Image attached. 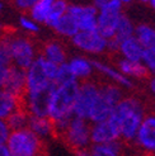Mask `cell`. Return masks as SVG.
Wrapping results in <instances>:
<instances>
[{
	"instance_id": "obj_10",
	"label": "cell",
	"mask_w": 155,
	"mask_h": 156,
	"mask_svg": "<svg viewBox=\"0 0 155 156\" xmlns=\"http://www.w3.org/2000/svg\"><path fill=\"white\" fill-rule=\"evenodd\" d=\"M52 81L49 79L47 74H46V70H45V58L42 56L36 57L33 64L26 71L27 94L40 91L45 89L46 87H49Z\"/></svg>"
},
{
	"instance_id": "obj_2",
	"label": "cell",
	"mask_w": 155,
	"mask_h": 156,
	"mask_svg": "<svg viewBox=\"0 0 155 156\" xmlns=\"http://www.w3.org/2000/svg\"><path fill=\"white\" fill-rule=\"evenodd\" d=\"M79 87L80 85L78 84V80L56 87L49 105V118L52 123L70 119L74 115L73 111L79 93Z\"/></svg>"
},
{
	"instance_id": "obj_14",
	"label": "cell",
	"mask_w": 155,
	"mask_h": 156,
	"mask_svg": "<svg viewBox=\"0 0 155 156\" xmlns=\"http://www.w3.org/2000/svg\"><path fill=\"white\" fill-rule=\"evenodd\" d=\"M135 140L142 149L155 154V115H146Z\"/></svg>"
},
{
	"instance_id": "obj_26",
	"label": "cell",
	"mask_w": 155,
	"mask_h": 156,
	"mask_svg": "<svg viewBox=\"0 0 155 156\" xmlns=\"http://www.w3.org/2000/svg\"><path fill=\"white\" fill-rule=\"evenodd\" d=\"M122 151V144L113 141L106 145H93L89 151L90 156H120Z\"/></svg>"
},
{
	"instance_id": "obj_36",
	"label": "cell",
	"mask_w": 155,
	"mask_h": 156,
	"mask_svg": "<svg viewBox=\"0 0 155 156\" xmlns=\"http://www.w3.org/2000/svg\"><path fill=\"white\" fill-rule=\"evenodd\" d=\"M36 3V0H17L14 4L17 8H19V9H29L32 8Z\"/></svg>"
},
{
	"instance_id": "obj_37",
	"label": "cell",
	"mask_w": 155,
	"mask_h": 156,
	"mask_svg": "<svg viewBox=\"0 0 155 156\" xmlns=\"http://www.w3.org/2000/svg\"><path fill=\"white\" fill-rule=\"evenodd\" d=\"M6 73H8V67H0V90H3V88H4Z\"/></svg>"
},
{
	"instance_id": "obj_11",
	"label": "cell",
	"mask_w": 155,
	"mask_h": 156,
	"mask_svg": "<svg viewBox=\"0 0 155 156\" xmlns=\"http://www.w3.org/2000/svg\"><path fill=\"white\" fill-rule=\"evenodd\" d=\"M55 89H56V85L51 83L45 89L26 95L28 111L31 115L49 117V105H50V100H51V97L53 94V91H55Z\"/></svg>"
},
{
	"instance_id": "obj_28",
	"label": "cell",
	"mask_w": 155,
	"mask_h": 156,
	"mask_svg": "<svg viewBox=\"0 0 155 156\" xmlns=\"http://www.w3.org/2000/svg\"><path fill=\"white\" fill-rule=\"evenodd\" d=\"M28 118H29V114L27 113L26 109L19 108L18 111H15L10 117H8V118L5 119V122L8 124V127H9L10 132H14V131L27 128Z\"/></svg>"
},
{
	"instance_id": "obj_38",
	"label": "cell",
	"mask_w": 155,
	"mask_h": 156,
	"mask_svg": "<svg viewBox=\"0 0 155 156\" xmlns=\"http://www.w3.org/2000/svg\"><path fill=\"white\" fill-rule=\"evenodd\" d=\"M0 156H12L10 152H9V150H8L6 145L0 146Z\"/></svg>"
},
{
	"instance_id": "obj_25",
	"label": "cell",
	"mask_w": 155,
	"mask_h": 156,
	"mask_svg": "<svg viewBox=\"0 0 155 156\" xmlns=\"http://www.w3.org/2000/svg\"><path fill=\"white\" fill-rule=\"evenodd\" d=\"M53 29H55L57 33L63 34L65 37H70V38H73L78 32H79L76 22L74 20V18L71 15L67 14V13H65L63 17L59 19V22L55 24Z\"/></svg>"
},
{
	"instance_id": "obj_30",
	"label": "cell",
	"mask_w": 155,
	"mask_h": 156,
	"mask_svg": "<svg viewBox=\"0 0 155 156\" xmlns=\"http://www.w3.org/2000/svg\"><path fill=\"white\" fill-rule=\"evenodd\" d=\"M67 10V4L66 2H63V0H52V5L49 13V17L46 19V23L50 27H55V24L59 22V19L63 17V15L66 13Z\"/></svg>"
},
{
	"instance_id": "obj_27",
	"label": "cell",
	"mask_w": 155,
	"mask_h": 156,
	"mask_svg": "<svg viewBox=\"0 0 155 156\" xmlns=\"http://www.w3.org/2000/svg\"><path fill=\"white\" fill-rule=\"evenodd\" d=\"M52 5V0H38L31 8V19L36 23H46Z\"/></svg>"
},
{
	"instance_id": "obj_24",
	"label": "cell",
	"mask_w": 155,
	"mask_h": 156,
	"mask_svg": "<svg viewBox=\"0 0 155 156\" xmlns=\"http://www.w3.org/2000/svg\"><path fill=\"white\" fill-rule=\"evenodd\" d=\"M134 33H135V28L132 26V23H131V20L126 17L125 14H121L117 29H116V33H114L112 40L116 41L118 44H121L123 41H126L127 38L134 37Z\"/></svg>"
},
{
	"instance_id": "obj_17",
	"label": "cell",
	"mask_w": 155,
	"mask_h": 156,
	"mask_svg": "<svg viewBox=\"0 0 155 156\" xmlns=\"http://www.w3.org/2000/svg\"><path fill=\"white\" fill-rule=\"evenodd\" d=\"M27 128L29 131H32L33 133L40 138L43 136H49L55 131L53 123L49 117H34V115H31V114H29V118H28Z\"/></svg>"
},
{
	"instance_id": "obj_18",
	"label": "cell",
	"mask_w": 155,
	"mask_h": 156,
	"mask_svg": "<svg viewBox=\"0 0 155 156\" xmlns=\"http://www.w3.org/2000/svg\"><path fill=\"white\" fill-rule=\"evenodd\" d=\"M113 109H114V107L108 103L107 100H104L102 97H100V94H99L97 102L94 103V105H93L92 109H90L88 119L92 121V122H94V124L96 123H100V122H104V121H107L112 115Z\"/></svg>"
},
{
	"instance_id": "obj_20",
	"label": "cell",
	"mask_w": 155,
	"mask_h": 156,
	"mask_svg": "<svg viewBox=\"0 0 155 156\" xmlns=\"http://www.w3.org/2000/svg\"><path fill=\"white\" fill-rule=\"evenodd\" d=\"M136 40L140 42L144 50H150L155 51V29L150 26L140 24L135 28V34Z\"/></svg>"
},
{
	"instance_id": "obj_31",
	"label": "cell",
	"mask_w": 155,
	"mask_h": 156,
	"mask_svg": "<svg viewBox=\"0 0 155 156\" xmlns=\"http://www.w3.org/2000/svg\"><path fill=\"white\" fill-rule=\"evenodd\" d=\"M10 65H13L10 37H2L0 38V67H9Z\"/></svg>"
},
{
	"instance_id": "obj_15",
	"label": "cell",
	"mask_w": 155,
	"mask_h": 156,
	"mask_svg": "<svg viewBox=\"0 0 155 156\" xmlns=\"http://www.w3.org/2000/svg\"><path fill=\"white\" fill-rule=\"evenodd\" d=\"M122 55L125 60L128 61H134V62H141L142 61V55H144V48L136 40V37H131L127 38L126 41H123L120 44V50H118Z\"/></svg>"
},
{
	"instance_id": "obj_6",
	"label": "cell",
	"mask_w": 155,
	"mask_h": 156,
	"mask_svg": "<svg viewBox=\"0 0 155 156\" xmlns=\"http://www.w3.org/2000/svg\"><path fill=\"white\" fill-rule=\"evenodd\" d=\"M10 50H12V60L13 65L22 70H27L36 60V53L33 43L28 38L15 36L10 37Z\"/></svg>"
},
{
	"instance_id": "obj_33",
	"label": "cell",
	"mask_w": 155,
	"mask_h": 156,
	"mask_svg": "<svg viewBox=\"0 0 155 156\" xmlns=\"http://www.w3.org/2000/svg\"><path fill=\"white\" fill-rule=\"evenodd\" d=\"M142 61H144L146 69L150 70V71H153V73H155V51L144 50Z\"/></svg>"
},
{
	"instance_id": "obj_16",
	"label": "cell",
	"mask_w": 155,
	"mask_h": 156,
	"mask_svg": "<svg viewBox=\"0 0 155 156\" xmlns=\"http://www.w3.org/2000/svg\"><path fill=\"white\" fill-rule=\"evenodd\" d=\"M22 102V99H18L17 97L12 95L10 93L0 90V119L5 121L15 111H18L19 108H23Z\"/></svg>"
},
{
	"instance_id": "obj_41",
	"label": "cell",
	"mask_w": 155,
	"mask_h": 156,
	"mask_svg": "<svg viewBox=\"0 0 155 156\" xmlns=\"http://www.w3.org/2000/svg\"><path fill=\"white\" fill-rule=\"evenodd\" d=\"M149 4H150V6L153 8V9H155V0H150Z\"/></svg>"
},
{
	"instance_id": "obj_1",
	"label": "cell",
	"mask_w": 155,
	"mask_h": 156,
	"mask_svg": "<svg viewBox=\"0 0 155 156\" xmlns=\"http://www.w3.org/2000/svg\"><path fill=\"white\" fill-rule=\"evenodd\" d=\"M144 104L137 98H123L114 107L112 117L120 123V132L123 140H135L136 133L145 118Z\"/></svg>"
},
{
	"instance_id": "obj_19",
	"label": "cell",
	"mask_w": 155,
	"mask_h": 156,
	"mask_svg": "<svg viewBox=\"0 0 155 156\" xmlns=\"http://www.w3.org/2000/svg\"><path fill=\"white\" fill-rule=\"evenodd\" d=\"M41 56L57 66L64 64L65 58H66V55H65L63 46L56 41H51L49 43H46L43 47V55H41Z\"/></svg>"
},
{
	"instance_id": "obj_23",
	"label": "cell",
	"mask_w": 155,
	"mask_h": 156,
	"mask_svg": "<svg viewBox=\"0 0 155 156\" xmlns=\"http://www.w3.org/2000/svg\"><path fill=\"white\" fill-rule=\"evenodd\" d=\"M69 67H70V71L73 74V76L75 79H87L92 74V65L90 61H88L84 57H74L70 60Z\"/></svg>"
},
{
	"instance_id": "obj_7",
	"label": "cell",
	"mask_w": 155,
	"mask_h": 156,
	"mask_svg": "<svg viewBox=\"0 0 155 156\" xmlns=\"http://www.w3.org/2000/svg\"><path fill=\"white\" fill-rule=\"evenodd\" d=\"M63 136L69 146H71L75 151L84 150L90 141V128L87 126L84 119L73 117L69 126L63 132Z\"/></svg>"
},
{
	"instance_id": "obj_3",
	"label": "cell",
	"mask_w": 155,
	"mask_h": 156,
	"mask_svg": "<svg viewBox=\"0 0 155 156\" xmlns=\"http://www.w3.org/2000/svg\"><path fill=\"white\" fill-rule=\"evenodd\" d=\"M6 147L12 156H47L42 140L28 128L10 132Z\"/></svg>"
},
{
	"instance_id": "obj_13",
	"label": "cell",
	"mask_w": 155,
	"mask_h": 156,
	"mask_svg": "<svg viewBox=\"0 0 155 156\" xmlns=\"http://www.w3.org/2000/svg\"><path fill=\"white\" fill-rule=\"evenodd\" d=\"M71 41L74 46L89 53H100L107 48V40L100 36L97 30L94 32H78Z\"/></svg>"
},
{
	"instance_id": "obj_39",
	"label": "cell",
	"mask_w": 155,
	"mask_h": 156,
	"mask_svg": "<svg viewBox=\"0 0 155 156\" xmlns=\"http://www.w3.org/2000/svg\"><path fill=\"white\" fill-rule=\"evenodd\" d=\"M75 154H76V156H90V154L85 150H78V151H75Z\"/></svg>"
},
{
	"instance_id": "obj_12",
	"label": "cell",
	"mask_w": 155,
	"mask_h": 156,
	"mask_svg": "<svg viewBox=\"0 0 155 156\" xmlns=\"http://www.w3.org/2000/svg\"><path fill=\"white\" fill-rule=\"evenodd\" d=\"M3 90L10 93L12 95L17 97L18 99L24 100L27 94V85H26V70H22L15 65H10L8 67L6 79L4 83Z\"/></svg>"
},
{
	"instance_id": "obj_9",
	"label": "cell",
	"mask_w": 155,
	"mask_h": 156,
	"mask_svg": "<svg viewBox=\"0 0 155 156\" xmlns=\"http://www.w3.org/2000/svg\"><path fill=\"white\" fill-rule=\"evenodd\" d=\"M66 13L74 18L79 28V32L97 30L98 10L94 5H67Z\"/></svg>"
},
{
	"instance_id": "obj_35",
	"label": "cell",
	"mask_w": 155,
	"mask_h": 156,
	"mask_svg": "<svg viewBox=\"0 0 155 156\" xmlns=\"http://www.w3.org/2000/svg\"><path fill=\"white\" fill-rule=\"evenodd\" d=\"M9 135H10V129H9V127H8L6 122L0 119V146L6 145Z\"/></svg>"
},
{
	"instance_id": "obj_22",
	"label": "cell",
	"mask_w": 155,
	"mask_h": 156,
	"mask_svg": "<svg viewBox=\"0 0 155 156\" xmlns=\"http://www.w3.org/2000/svg\"><path fill=\"white\" fill-rule=\"evenodd\" d=\"M118 67L122 75L127 76H134V77H146L149 75V70L142 65L141 62H134L128 60H121L118 62Z\"/></svg>"
},
{
	"instance_id": "obj_29",
	"label": "cell",
	"mask_w": 155,
	"mask_h": 156,
	"mask_svg": "<svg viewBox=\"0 0 155 156\" xmlns=\"http://www.w3.org/2000/svg\"><path fill=\"white\" fill-rule=\"evenodd\" d=\"M99 94L104 100H107L110 104H112L113 107L117 105L122 98V91L118 87L112 84H106V85H100L99 87Z\"/></svg>"
},
{
	"instance_id": "obj_5",
	"label": "cell",
	"mask_w": 155,
	"mask_h": 156,
	"mask_svg": "<svg viewBox=\"0 0 155 156\" xmlns=\"http://www.w3.org/2000/svg\"><path fill=\"white\" fill-rule=\"evenodd\" d=\"M99 97V85L93 81H84L79 87V93L74 104V117L80 119H88L92 107Z\"/></svg>"
},
{
	"instance_id": "obj_42",
	"label": "cell",
	"mask_w": 155,
	"mask_h": 156,
	"mask_svg": "<svg viewBox=\"0 0 155 156\" xmlns=\"http://www.w3.org/2000/svg\"><path fill=\"white\" fill-rule=\"evenodd\" d=\"M2 9H3V4H2V3H0V10H2Z\"/></svg>"
},
{
	"instance_id": "obj_40",
	"label": "cell",
	"mask_w": 155,
	"mask_h": 156,
	"mask_svg": "<svg viewBox=\"0 0 155 156\" xmlns=\"http://www.w3.org/2000/svg\"><path fill=\"white\" fill-rule=\"evenodd\" d=\"M149 85H150V90L153 91V94H155V76L150 79V84Z\"/></svg>"
},
{
	"instance_id": "obj_8",
	"label": "cell",
	"mask_w": 155,
	"mask_h": 156,
	"mask_svg": "<svg viewBox=\"0 0 155 156\" xmlns=\"http://www.w3.org/2000/svg\"><path fill=\"white\" fill-rule=\"evenodd\" d=\"M121 138L120 123L111 115L104 122L96 123L90 128V141L94 145H106Z\"/></svg>"
},
{
	"instance_id": "obj_34",
	"label": "cell",
	"mask_w": 155,
	"mask_h": 156,
	"mask_svg": "<svg viewBox=\"0 0 155 156\" xmlns=\"http://www.w3.org/2000/svg\"><path fill=\"white\" fill-rule=\"evenodd\" d=\"M19 23H20L22 28H24L28 32H38V29H40V27H38L36 22H33L32 19H29L27 17H22L19 19Z\"/></svg>"
},
{
	"instance_id": "obj_4",
	"label": "cell",
	"mask_w": 155,
	"mask_h": 156,
	"mask_svg": "<svg viewBox=\"0 0 155 156\" xmlns=\"http://www.w3.org/2000/svg\"><path fill=\"white\" fill-rule=\"evenodd\" d=\"M94 6L99 10L97 17V32L104 40H111L117 29L123 3L120 0H96Z\"/></svg>"
},
{
	"instance_id": "obj_32",
	"label": "cell",
	"mask_w": 155,
	"mask_h": 156,
	"mask_svg": "<svg viewBox=\"0 0 155 156\" xmlns=\"http://www.w3.org/2000/svg\"><path fill=\"white\" fill-rule=\"evenodd\" d=\"M76 79L73 76L71 71H70V67H69V64L67 62H64V64L59 65V69H57V74H56V77L53 80V84L56 87H60V85H64L66 83H70V81H75Z\"/></svg>"
},
{
	"instance_id": "obj_21",
	"label": "cell",
	"mask_w": 155,
	"mask_h": 156,
	"mask_svg": "<svg viewBox=\"0 0 155 156\" xmlns=\"http://www.w3.org/2000/svg\"><path fill=\"white\" fill-rule=\"evenodd\" d=\"M90 65H93V67H96L99 73L107 75L108 77H111L112 80H114V81H117L118 84L123 85L125 88H132V87H134L132 83H131V80L128 79V77H126L125 75H122L120 71H117V70H114V69H112V67H110V66L104 65L103 62L92 60V61H90Z\"/></svg>"
}]
</instances>
